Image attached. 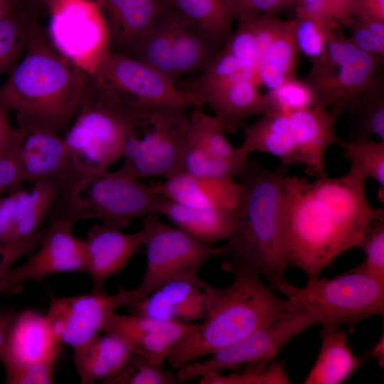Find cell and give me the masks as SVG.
Here are the masks:
<instances>
[{
  "label": "cell",
  "instance_id": "cell-1",
  "mask_svg": "<svg viewBox=\"0 0 384 384\" xmlns=\"http://www.w3.org/2000/svg\"><path fill=\"white\" fill-rule=\"evenodd\" d=\"M365 181L351 170L314 181L285 176L281 213L286 255L307 280L319 277L343 252L358 247L372 225L384 218L383 209L368 201Z\"/></svg>",
  "mask_w": 384,
  "mask_h": 384
},
{
  "label": "cell",
  "instance_id": "cell-2",
  "mask_svg": "<svg viewBox=\"0 0 384 384\" xmlns=\"http://www.w3.org/2000/svg\"><path fill=\"white\" fill-rule=\"evenodd\" d=\"M90 92V75L58 52L38 26L0 86V105L60 132L69 127Z\"/></svg>",
  "mask_w": 384,
  "mask_h": 384
},
{
  "label": "cell",
  "instance_id": "cell-3",
  "mask_svg": "<svg viewBox=\"0 0 384 384\" xmlns=\"http://www.w3.org/2000/svg\"><path fill=\"white\" fill-rule=\"evenodd\" d=\"M287 169L280 165L269 170L249 159L240 176L244 194L235 230L218 247L224 271H253L274 286L286 280L281 206Z\"/></svg>",
  "mask_w": 384,
  "mask_h": 384
},
{
  "label": "cell",
  "instance_id": "cell-4",
  "mask_svg": "<svg viewBox=\"0 0 384 384\" xmlns=\"http://www.w3.org/2000/svg\"><path fill=\"white\" fill-rule=\"evenodd\" d=\"M204 319L169 352L166 361L177 370L246 337L288 312L293 302L275 294L250 270L232 273Z\"/></svg>",
  "mask_w": 384,
  "mask_h": 384
},
{
  "label": "cell",
  "instance_id": "cell-5",
  "mask_svg": "<svg viewBox=\"0 0 384 384\" xmlns=\"http://www.w3.org/2000/svg\"><path fill=\"white\" fill-rule=\"evenodd\" d=\"M165 198L151 184L140 182L123 165L115 171L78 173L62 187L48 220L63 219L74 223L97 220L122 230L135 218L159 215Z\"/></svg>",
  "mask_w": 384,
  "mask_h": 384
},
{
  "label": "cell",
  "instance_id": "cell-6",
  "mask_svg": "<svg viewBox=\"0 0 384 384\" xmlns=\"http://www.w3.org/2000/svg\"><path fill=\"white\" fill-rule=\"evenodd\" d=\"M338 115L324 107L265 114L243 126L244 137L238 148L247 156L254 152L269 154L283 166L304 165L309 174L324 176L325 154L341 141L335 127Z\"/></svg>",
  "mask_w": 384,
  "mask_h": 384
},
{
  "label": "cell",
  "instance_id": "cell-7",
  "mask_svg": "<svg viewBox=\"0 0 384 384\" xmlns=\"http://www.w3.org/2000/svg\"><path fill=\"white\" fill-rule=\"evenodd\" d=\"M274 287L306 309L322 329L346 326L352 331L362 320L384 312V284L360 265L332 278L307 280L302 287L287 279Z\"/></svg>",
  "mask_w": 384,
  "mask_h": 384
},
{
  "label": "cell",
  "instance_id": "cell-8",
  "mask_svg": "<svg viewBox=\"0 0 384 384\" xmlns=\"http://www.w3.org/2000/svg\"><path fill=\"white\" fill-rule=\"evenodd\" d=\"M181 107L132 110L123 166L138 178L166 179L181 171L190 114Z\"/></svg>",
  "mask_w": 384,
  "mask_h": 384
},
{
  "label": "cell",
  "instance_id": "cell-9",
  "mask_svg": "<svg viewBox=\"0 0 384 384\" xmlns=\"http://www.w3.org/2000/svg\"><path fill=\"white\" fill-rule=\"evenodd\" d=\"M63 138L77 169L83 174L109 169L123 157L132 129V110L94 89Z\"/></svg>",
  "mask_w": 384,
  "mask_h": 384
},
{
  "label": "cell",
  "instance_id": "cell-10",
  "mask_svg": "<svg viewBox=\"0 0 384 384\" xmlns=\"http://www.w3.org/2000/svg\"><path fill=\"white\" fill-rule=\"evenodd\" d=\"M222 48L208 31L169 6L153 28L135 44L130 56L176 83L184 75L206 70Z\"/></svg>",
  "mask_w": 384,
  "mask_h": 384
},
{
  "label": "cell",
  "instance_id": "cell-11",
  "mask_svg": "<svg viewBox=\"0 0 384 384\" xmlns=\"http://www.w3.org/2000/svg\"><path fill=\"white\" fill-rule=\"evenodd\" d=\"M90 84L129 110L148 107H203L196 92L130 55L108 50L90 75Z\"/></svg>",
  "mask_w": 384,
  "mask_h": 384
},
{
  "label": "cell",
  "instance_id": "cell-12",
  "mask_svg": "<svg viewBox=\"0 0 384 384\" xmlns=\"http://www.w3.org/2000/svg\"><path fill=\"white\" fill-rule=\"evenodd\" d=\"M383 59L356 47L341 26L333 29L321 55L314 60L304 79L318 105L339 114L368 90L381 73Z\"/></svg>",
  "mask_w": 384,
  "mask_h": 384
},
{
  "label": "cell",
  "instance_id": "cell-13",
  "mask_svg": "<svg viewBox=\"0 0 384 384\" xmlns=\"http://www.w3.org/2000/svg\"><path fill=\"white\" fill-rule=\"evenodd\" d=\"M314 324L316 321L314 316L293 302V306L288 312L265 326L208 355L204 360L192 361L177 369L176 381L188 382L207 374L221 373L245 365L247 368L265 367L288 342Z\"/></svg>",
  "mask_w": 384,
  "mask_h": 384
},
{
  "label": "cell",
  "instance_id": "cell-14",
  "mask_svg": "<svg viewBox=\"0 0 384 384\" xmlns=\"http://www.w3.org/2000/svg\"><path fill=\"white\" fill-rule=\"evenodd\" d=\"M46 33L55 48L89 75L109 48L107 21L95 0H48Z\"/></svg>",
  "mask_w": 384,
  "mask_h": 384
},
{
  "label": "cell",
  "instance_id": "cell-15",
  "mask_svg": "<svg viewBox=\"0 0 384 384\" xmlns=\"http://www.w3.org/2000/svg\"><path fill=\"white\" fill-rule=\"evenodd\" d=\"M61 191L59 181L46 178L0 198V255L8 269L38 247Z\"/></svg>",
  "mask_w": 384,
  "mask_h": 384
},
{
  "label": "cell",
  "instance_id": "cell-16",
  "mask_svg": "<svg viewBox=\"0 0 384 384\" xmlns=\"http://www.w3.org/2000/svg\"><path fill=\"white\" fill-rule=\"evenodd\" d=\"M143 245L146 268L138 288L145 294L173 279L198 275L210 259L218 257L219 248L203 243L176 227L161 222L159 215L145 216Z\"/></svg>",
  "mask_w": 384,
  "mask_h": 384
},
{
  "label": "cell",
  "instance_id": "cell-17",
  "mask_svg": "<svg viewBox=\"0 0 384 384\" xmlns=\"http://www.w3.org/2000/svg\"><path fill=\"white\" fill-rule=\"evenodd\" d=\"M144 296L137 287L114 294L92 291L87 294L55 298L46 315L60 342L75 349L99 335L110 313Z\"/></svg>",
  "mask_w": 384,
  "mask_h": 384
},
{
  "label": "cell",
  "instance_id": "cell-18",
  "mask_svg": "<svg viewBox=\"0 0 384 384\" xmlns=\"http://www.w3.org/2000/svg\"><path fill=\"white\" fill-rule=\"evenodd\" d=\"M213 115L202 107L190 114L181 171L190 174L234 179L242 173L249 156L233 146Z\"/></svg>",
  "mask_w": 384,
  "mask_h": 384
},
{
  "label": "cell",
  "instance_id": "cell-19",
  "mask_svg": "<svg viewBox=\"0 0 384 384\" xmlns=\"http://www.w3.org/2000/svg\"><path fill=\"white\" fill-rule=\"evenodd\" d=\"M49 221L37 251L7 273L4 294L19 292L26 281L38 280L56 273L87 271L86 242L75 236V223L63 219Z\"/></svg>",
  "mask_w": 384,
  "mask_h": 384
},
{
  "label": "cell",
  "instance_id": "cell-20",
  "mask_svg": "<svg viewBox=\"0 0 384 384\" xmlns=\"http://www.w3.org/2000/svg\"><path fill=\"white\" fill-rule=\"evenodd\" d=\"M19 159L23 183L46 178L66 184L78 172L58 131L31 118L17 116Z\"/></svg>",
  "mask_w": 384,
  "mask_h": 384
},
{
  "label": "cell",
  "instance_id": "cell-21",
  "mask_svg": "<svg viewBox=\"0 0 384 384\" xmlns=\"http://www.w3.org/2000/svg\"><path fill=\"white\" fill-rule=\"evenodd\" d=\"M221 287H215L198 275L167 282L134 302L133 314L155 319L196 323L205 319Z\"/></svg>",
  "mask_w": 384,
  "mask_h": 384
},
{
  "label": "cell",
  "instance_id": "cell-22",
  "mask_svg": "<svg viewBox=\"0 0 384 384\" xmlns=\"http://www.w3.org/2000/svg\"><path fill=\"white\" fill-rule=\"evenodd\" d=\"M182 88L196 92L204 105L210 106L225 133H235L244 119L265 112V94L259 92L258 85L247 76L219 82L193 79Z\"/></svg>",
  "mask_w": 384,
  "mask_h": 384
},
{
  "label": "cell",
  "instance_id": "cell-23",
  "mask_svg": "<svg viewBox=\"0 0 384 384\" xmlns=\"http://www.w3.org/2000/svg\"><path fill=\"white\" fill-rule=\"evenodd\" d=\"M196 325V323L164 321L114 311L108 315L102 331L119 338L134 351L150 361L164 363L172 348Z\"/></svg>",
  "mask_w": 384,
  "mask_h": 384
},
{
  "label": "cell",
  "instance_id": "cell-24",
  "mask_svg": "<svg viewBox=\"0 0 384 384\" xmlns=\"http://www.w3.org/2000/svg\"><path fill=\"white\" fill-rule=\"evenodd\" d=\"M61 342L46 315L33 311L16 314L0 351L6 373L58 356Z\"/></svg>",
  "mask_w": 384,
  "mask_h": 384
},
{
  "label": "cell",
  "instance_id": "cell-25",
  "mask_svg": "<svg viewBox=\"0 0 384 384\" xmlns=\"http://www.w3.org/2000/svg\"><path fill=\"white\" fill-rule=\"evenodd\" d=\"M164 197L188 207L239 212L244 187L234 179L195 176L184 171L151 183Z\"/></svg>",
  "mask_w": 384,
  "mask_h": 384
},
{
  "label": "cell",
  "instance_id": "cell-26",
  "mask_svg": "<svg viewBox=\"0 0 384 384\" xmlns=\"http://www.w3.org/2000/svg\"><path fill=\"white\" fill-rule=\"evenodd\" d=\"M146 230L126 233L103 224L94 225L85 239L87 250L86 272L91 276L93 291L102 292L107 280L119 273L143 246Z\"/></svg>",
  "mask_w": 384,
  "mask_h": 384
},
{
  "label": "cell",
  "instance_id": "cell-27",
  "mask_svg": "<svg viewBox=\"0 0 384 384\" xmlns=\"http://www.w3.org/2000/svg\"><path fill=\"white\" fill-rule=\"evenodd\" d=\"M95 1L107 23L109 50L128 55L169 6L167 0Z\"/></svg>",
  "mask_w": 384,
  "mask_h": 384
},
{
  "label": "cell",
  "instance_id": "cell-28",
  "mask_svg": "<svg viewBox=\"0 0 384 384\" xmlns=\"http://www.w3.org/2000/svg\"><path fill=\"white\" fill-rule=\"evenodd\" d=\"M134 352L119 338L105 334L97 335L73 349V360L81 383L90 384L99 380L105 383L123 367Z\"/></svg>",
  "mask_w": 384,
  "mask_h": 384
},
{
  "label": "cell",
  "instance_id": "cell-29",
  "mask_svg": "<svg viewBox=\"0 0 384 384\" xmlns=\"http://www.w3.org/2000/svg\"><path fill=\"white\" fill-rule=\"evenodd\" d=\"M238 213L226 210L188 207L167 198H165L160 212V215L166 216L175 227L209 245L230 238L235 230Z\"/></svg>",
  "mask_w": 384,
  "mask_h": 384
},
{
  "label": "cell",
  "instance_id": "cell-30",
  "mask_svg": "<svg viewBox=\"0 0 384 384\" xmlns=\"http://www.w3.org/2000/svg\"><path fill=\"white\" fill-rule=\"evenodd\" d=\"M348 337L341 328L321 330L319 353L304 383H341L369 358L368 353L363 356L354 354Z\"/></svg>",
  "mask_w": 384,
  "mask_h": 384
},
{
  "label": "cell",
  "instance_id": "cell-31",
  "mask_svg": "<svg viewBox=\"0 0 384 384\" xmlns=\"http://www.w3.org/2000/svg\"><path fill=\"white\" fill-rule=\"evenodd\" d=\"M38 7L20 0L0 19V73H10L24 54L33 31L39 26Z\"/></svg>",
  "mask_w": 384,
  "mask_h": 384
},
{
  "label": "cell",
  "instance_id": "cell-32",
  "mask_svg": "<svg viewBox=\"0 0 384 384\" xmlns=\"http://www.w3.org/2000/svg\"><path fill=\"white\" fill-rule=\"evenodd\" d=\"M300 50L294 34V19L284 24L267 48L258 68L260 84L269 90L296 78Z\"/></svg>",
  "mask_w": 384,
  "mask_h": 384
},
{
  "label": "cell",
  "instance_id": "cell-33",
  "mask_svg": "<svg viewBox=\"0 0 384 384\" xmlns=\"http://www.w3.org/2000/svg\"><path fill=\"white\" fill-rule=\"evenodd\" d=\"M171 6L213 36L223 46L233 19L226 0H167Z\"/></svg>",
  "mask_w": 384,
  "mask_h": 384
},
{
  "label": "cell",
  "instance_id": "cell-34",
  "mask_svg": "<svg viewBox=\"0 0 384 384\" xmlns=\"http://www.w3.org/2000/svg\"><path fill=\"white\" fill-rule=\"evenodd\" d=\"M346 110L348 111L357 132L355 138L375 134L384 141V81L381 73L373 85L356 97Z\"/></svg>",
  "mask_w": 384,
  "mask_h": 384
},
{
  "label": "cell",
  "instance_id": "cell-35",
  "mask_svg": "<svg viewBox=\"0 0 384 384\" xmlns=\"http://www.w3.org/2000/svg\"><path fill=\"white\" fill-rule=\"evenodd\" d=\"M343 156L350 163V170L377 182L384 188V141H375L370 137L341 140Z\"/></svg>",
  "mask_w": 384,
  "mask_h": 384
},
{
  "label": "cell",
  "instance_id": "cell-36",
  "mask_svg": "<svg viewBox=\"0 0 384 384\" xmlns=\"http://www.w3.org/2000/svg\"><path fill=\"white\" fill-rule=\"evenodd\" d=\"M264 114H274L321 107L316 95L305 80L285 81L265 94Z\"/></svg>",
  "mask_w": 384,
  "mask_h": 384
},
{
  "label": "cell",
  "instance_id": "cell-37",
  "mask_svg": "<svg viewBox=\"0 0 384 384\" xmlns=\"http://www.w3.org/2000/svg\"><path fill=\"white\" fill-rule=\"evenodd\" d=\"M176 375L164 363H156L134 352L123 367L107 384H174Z\"/></svg>",
  "mask_w": 384,
  "mask_h": 384
},
{
  "label": "cell",
  "instance_id": "cell-38",
  "mask_svg": "<svg viewBox=\"0 0 384 384\" xmlns=\"http://www.w3.org/2000/svg\"><path fill=\"white\" fill-rule=\"evenodd\" d=\"M201 384H289L291 381L282 363L263 368H248L241 373H211L201 376Z\"/></svg>",
  "mask_w": 384,
  "mask_h": 384
},
{
  "label": "cell",
  "instance_id": "cell-39",
  "mask_svg": "<svg viewBox=\"0 0 384 384\" xmlns=\"http://www.w3.org/2000/svg\"><path fill=\"white\" fill-rule=\"evenodd\" d=\"M340 25L331 26L322 21L303 16L294 19V34L300 50L314 60L323 53L331 31Z\"/></svg>",
  "mask_w": 384,
  "mask_h": 384
},
{
  "label": "cell",
  "instance_id": "cell-40",
  "mask_svg": "<svg viewBox=\"0 0 384 384\" xmlns=\"http://www.w3.org/2000/svg\"><path fill=\"white\" fill-rule=\"evenodd\" d=\"M341 26L350 31L349 41L360 50L384 57V22L358 17H351Z\"/></svg>",
  "mask_w": 384,
  "mask_h": 384
},
{
  "label": "cell",
  "instance_id": "cell-41",
  "mask_svg": "<svg viewBox=\"0 0 384 384\" xmlns=\"http://www.w3.org/2000/svg\"><path fill=\"white\" fill-rule=\"evenodd\" d=\"M358 247L365 255L360 267L367 274L384 284V218L372 225Z\"/></svg>",
  "mask_w": 384,
  "mask_h": 384
},
{
  "label": "cell",
  "instance_id": "cell-42",
  "mask_svg": "<svg viewBox=\"0 0 384 384\" xmlns=\"http://www.w3.org/2000/svg\"><path fill=\"white\" fill-rule=\"evenodd\" d=\"M58 356L31 363L6 373L5 383L50 384L54 383V368Z\"/></svg>",
  "mask_w": 384,
  "mask_h": 384
},
{
  "label": "cell",
  "instance_id": "cell-43",
  "mask_svg": "<svg viewBox=\"0 0 384 384\" xmlns=\"http://www.w3.org/2000/svg\"><path fill=\"white\" fill-rule=\"evenodd\" d=\"M295 0H226L233 21L238 22L263 14H277Z\"/></svg>",
  "mask_w": 384,
  "mask_h": 384
},
{
  "label": "cell",
  "instance_id": "cell-44",
  "mask_svg": "<svg viewBox=\"0 0 384 384\" xmlns=\"http://www.w3.org/2000/svg\"><path fill=\"white\" fill-rule=\"evenodd\" d=\"M296 2L297 16L311 18L331 26L340 25L332 18L327 0H297Z\"/></svg>",
  "mask_w": 384,
  "mask_h": 384
},
{
  "label": "cell",
  "instance_id": "cell-45",
  "mask_svg": "<svg viewBox=\"0 0 384 384\" xmlns=\"http://www.w3.org/2000/svg\"><path fill=\"white\" fill-rule=\"evenodd\" d=\"M352 17L384 22V0H356Z\"/></svg>",
  "mask_w": 384,
  "mask_h": 384
},
{
  "label": "cell",
  "instance_id": "cell-46",
  "mask_svg": "<svg viewBox=\"0 0 384 384\" xmlns=\"http://www.w3.org/2000/svg\"><path fill=\"white\" fill-rule=\"evenodd\" d=\"M18 135L17 127L9 121L8 111L0 105V153L14 144Z\"/></svg>",
  "mask_w": 384,
  "mask_h": 384
},
{
  "label": "cell",
  "instance_id": "cell-47",
  "mask_svg": "<svg viewBox=\"0 0 384 384\" xmlns=\"http://www.w3.org/2000/svg\"><path fill=\"white\" fill-rule=\"evenodd\" d=\"M327 2L332 18L341 26L353 16L356 0H327Z\"/></svg>",
  "mask_w": 384,
  "mask_h": 384
},
{
  "label": "cell",
  "instance_id": "cell-48",
  "mask_svg": "<svg viewBox=\"0 0 384 384\" xmlns=\"http://www.w3.org/2000/svg\"><path fill=\"white\" fill-rule=\"evenodd\" d=\"M16 314L10 311H0V351L2 348L9 326Z\"/></svg>",
  "mask_w": 384,
  "mask_h": 384
},
{
  "label": "cell",
  "instance_id": "cell-49",
  "mask_svg": "<svg viewBox=\"0 0 384 384\" xmlns=\"http://www.w3.org/2000/svg\"><path fill=\"white\" fill-rule=\"evenodd\" d=\"M370 357H374L380 366H384V334L383 329L378 341L371 347L368 353Z\"/></svg>",
  "mask_w": 384,
  "mask_h": 384
},
{
  "label": "cell",
  "instance_id": "cell-50",
  "mask_svg": "<svg viewBox=\"0 0 384 384\" xmlns=\"http://www.w3.org/2000/svg\"><path fill=\"white\" fill-rule=\"evenodd\" d=\"M20 0H0V19L8 14Z\"/></svg>",
  "mask_w": 384,
  "mask_h": 384
},
{
  "label": "cell",
  "instance_id": "cell-51",
  "mask_svg": "<svg viewBox=\"0 0 384 384\" xmlns=\"http://www.w3.org/2000/svg\"><path fill=\"white\" fill-rule=\"evenodd\" d=\"M9 270L3 262L0 255V294H4L6 277Z\"/></svg>",
  "mask_w": 384,
  "mask_h": 384
},
{
  "label": "cell",
  "instance_id": "cell-52",
  "mask_svg": "<svg viewBox=\"0 0 384 384\" xmlns=\"http://www.w3.org/2000/svg\"><path fill=\"white\" fill-rule=\"evenodd\" d=\"M21 1L29 4L35 5L36 6H45L46 4L47 3L48 0H21Z\"/></svg>",
  "mask_w": 384,
  "mask_h": 384
},
{
  "label": "cell",
  "instance_id": "cell-53",
  "mask_svg": "<svg viewBox=\"0 0 384 384\" xmlns=\"http://www.w3.org/2000/svg\"><path fill=\"white\" fill-rule=\"evenodd\" d=\"M6 195L5 191H4L3 188L0 185V198L3 197L4 196Z\"/></svg>",
  "mask_w": 384,
  "mask_h": 384
},
{
  "label": "cell",
  "instance_id": "cell-54",
  "mask_svg": "<svg viewBox=\"0 0 384 384\" xmlns=\"http://www.w3.org/2000/svg\"><path fill=\"white\" fill-rule=\"evenodd\" d=\"M1 236H0V247H1Z\"/></svg>",
  "mask_w": 384,
  "mask_h": 384
}]
</instances>
